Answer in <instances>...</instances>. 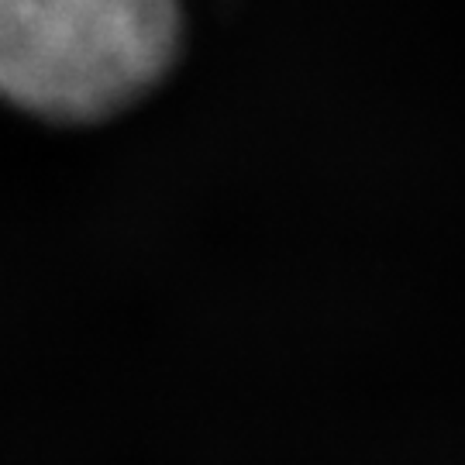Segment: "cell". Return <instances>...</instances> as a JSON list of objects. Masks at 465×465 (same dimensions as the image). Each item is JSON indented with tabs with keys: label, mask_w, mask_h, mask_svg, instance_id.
I'll return each mask as SVG.
<instances>
[{
	"label": "cell",
	"mask_w": 465,
	"mask_h": 465,
	"mask_svg": "<svg viewBox=\"0 0 465 465\" xmlns=\"http://www.w3.org/2000/svg\"><path fill=\"white\" fill-rule=\"evenodd\" d=\"M180 35V0H0V100L97 121L166 76Z\"/></svg>",
	"instance_id": "obj_1"
}]
</instances>
